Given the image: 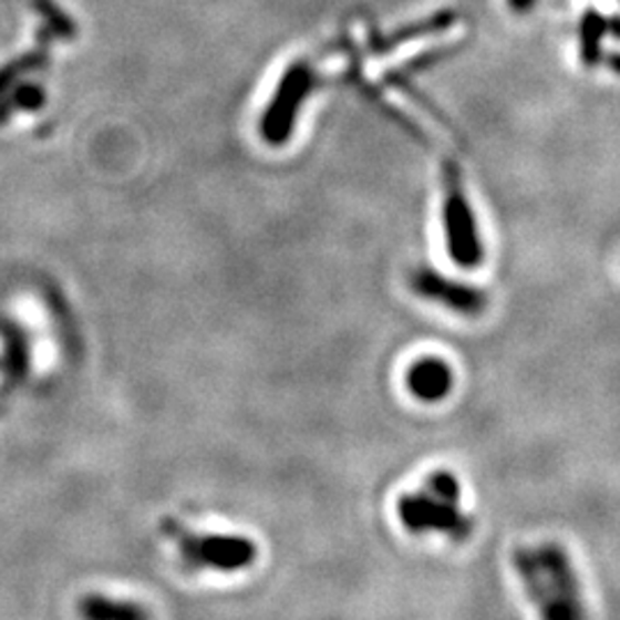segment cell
Segmentation results:
<instances>
[{"label": "cell", "instance_id": "1", "mask_svg": "<svg viewBox=\"0 0 620 620\" xmlns=\"http://www.w3.org/2000/svg\"><path fill=\"white\" fill-rule=\"evenodd\" d=\"M513 568L538 620H588L583 583L564 545L517 547Z\"/></svg>", "mask_w": 620, "mask_h": 620}, {"label": "cell", "instance_id": "2", "mask_svg": "<svg viewBox=\"0 0 620 620\" xmlns=\"http://www.w3.org/2000/svg\"><path fill=\"white\" fill-rule=\"evenodd\" d=\"M462 489L451 472H434L423 489L407 492L397 499L400 524L414 536L442 534L451 540H467L474 521L459 508Z\"/></svg>", "mask_w": 620, "mask_h": 620}, {"label": "cell", "instance_id": "3", "mask_svg": "<svg viewBox=\"0 0 620 620\" xmlns=\"http://www.w3.org/2000/svg\"><path fill=\"white\" fill-rule=\"evenodd\" d=\"M446 186H444V235L448 256L462 269H476L483 258V241L478 232V221L472 203L464 196L462 179L455 166L446 164Z\"/></svg>", "mask_w": 620, "mask_h": 620}, {"label": "cell", "instance_id": "4", "mask_svg": "<svg viewBox=\"0 0 620 620\" xmlns=\"http://www.w3.org/2000/svg\"><path fill=\"white\" fill-rule=\"evenodd\" d=\"M179 538V549L186 564L196 568L241 570L256 561V545L239 536H192L173 529Z\"/></svg>", "mask_w": 620, "mask_h": 620}, {"label": "cell", "instance_id": "5", "mask_svg": "<svg viewBox=\"0 0 620 620\" xmlns=\"http://www.w3.org/2000/svg\"><path fill=\"white\" fill-rule=\"evenodd\" d=\"M410 286L418 297L442 303L444 308L459 316H480L487 308V297L483 290L453 281V278H446L440 271L427 267H418L412 271Z\"/></svg>", "mask_w": 620, "mask_h": 620}, {"label": "cell", "instance_id": "6", "mask_svg": "<svg viewBox=\"0 0 620 620\" xmlns=\"http://www.w3.org/2000/svg\"><path fill=\"white\" fill-rule=\"evenodd\" d=\"M313 81H316V74L306 65V62H297L294 68H290V72L283 76L281 87H278V95L269 111V115H271L269 127H267L269 138H273V141L288 138L297 108L310 92V87H313Z\"/></svg>", "mask_w": 620, "mask_h": 620}, {"label": "cell", "instance_id": "7", "mask_svg": "<svg viewBox=\"0 0 620 620\" xmlns=\"http://www.w3.org/2000/svg\"><path fill=\"white\" fill-rule=\"evenodd\" d=\"M407 391L421 402H442L451 395L455 375L453 368L440 356H423L407 368Z\"/></svg>", "mask_w": 620, "mask_h": 620}, {"label": "cell", "instance_id": "8", "mask_svg": "<svg viewBox=\"0 0 620 620\" xmlns=\"http://www.w3.org/2000/svg\"><path fill=\"white\" fill-rule=\"evenodd\" d=\"M83 620H152L143 604L130 600H111L104 596H87L79 602Z\"/></svg>", "mask_w": 620, "mask_h": 620}, {"label": "cell", "instance_id": "9", "mask_svg": "<svg viewBox=\"0 0 620 620\" xmlns=\"http://www.w3.org/2000/svg\"><path fill=\"white\" fill-rule=\"evenodd\" d=\"M607 21L591 12V14H586L583 21H581V30H579V35H581V60H583V65L588 68H593L600 62V53H602V40L607 35Z\"/></svg>", "mask_w": 620, "mask_h": 620}]
</instances>
